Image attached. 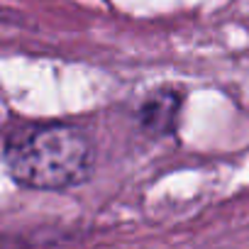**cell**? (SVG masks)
<instances>
[{"label": "cell", "instance_id": "cell-1", "mask_svg": "<svg viewBox=\"0 0 249 249\" xmlns=\"http://www.w3.org/2000/svg\"><path fill=\"white\" fill-rule=\"evenodd\" d=\"M93 149L88 137L71 124H39L20 130L5 147L10 176L30 188L59 191L88 176Z\"/></svg>", "mask_w": 249, "mask_h": 249}, {"label": "cell", "instance_id": "cell-2", "mask_svg": "<svg viewBox=\"0 0 249 249\" xmlns=\"http://www.w3.org/2000/svg\"><path fill=\"white\" fill-rule=\"evenodd\" d=\"M181 105V95L176 90H159L154 93L140 110V120L152 132H169L174 127V120Z\"/></svg>", "mask_w": 249, "mask_h": 249}]
</instances>
